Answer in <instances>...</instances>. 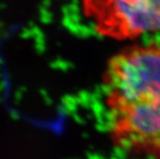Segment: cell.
<instances>
[{"label": "cell", "mask_w": 160, "mask_h": 159, "mask_svg": "<svg viewBox=\"0 0 160 159\" xmlns=\"http://www.w3.org/2000/svg\"><path fill=\"white\" fill-rule=\"evenodd\" d=\"M108 132L128 157L160 159V46H129L103 75Z\"/></svg>", "instance_id": "obj_1"}, {"label": "cell", "mask_w": 160, "mask_h": 159, "mask_svg": "<svg viewBox=\"0 0 160 159\" xmlns=\"http://www.w3.org/2000/svg\"><path fill=\"white\" fill-rule=\"evenodd\" d=\"M95 31L116 40L160 32V0H82Z\"/></svg>", "instance_id": "obj_2"}]
</instances>
